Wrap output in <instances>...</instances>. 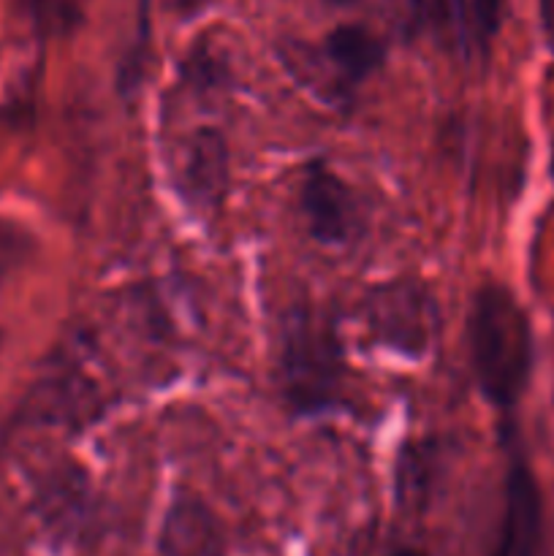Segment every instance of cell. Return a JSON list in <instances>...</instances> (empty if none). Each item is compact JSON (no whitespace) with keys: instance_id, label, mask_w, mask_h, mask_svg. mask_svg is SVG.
<instances>
[{"instance_id":"6da1fadb","label":"cell","mask_w":554,"mask_h":556,"mask_svg":"<svg viewBox=\"0 0 554 556\" xmlns=\"http://www.w3.org/2000/svg\"><path fill=\"white\" fill-rule=\"evenodd\" d=\"M467 345L473 375L489 405L514 410L532 372V331L521 304L500 282H483L473 293Z\"/></svg>"},{"instance_id":"7a4b0ae2","label":"cell","mask_w":554,"mask_h":556,"mask_svg":"<svg viewBox=\"0 0 554 556\" xmlns=\"http://www.w3.org/2000/svg\"><path fill=\"white\" fill-rule=\"evenodd\" d=\"M342 345L326 320L293 309L282 320L277 383L293 413L307 416L340 402Z\"/></svg>"},{"instance_id":"3957f363","label":"cell","mask_w":554,"mask_h":556,"mask_svg":"<svg viewBox=\"0 0 554 556\" xmlns=\"http://www.w3.org/2000/svg\"><path fill=\"white\" fill-rule=\"evenodd\" d=\"M299 206L310 233L320 244L340 248L348 244L362 228L358 201L351 185L331 172L324 161H313L304 166L299 182Z\"/></svg>"},{"instance_id":"277c9868","label":"cell","mask_w":554,"mask_h":556,"mask_svg":"<svg viewBox=\"0 0 554 556\" xmlns=\"http://www.w3.org/2000/svg\"><path fill=\"white\" fill-rule=\"evenodd\" d=\"M367 324L383 345L407 356H421L435 331L432 299L413 282L383 286L369 296Z\"/></svg>"},{"instance_id":"5b68a950","label":"cell","mask_w":554,"mask_h":556,"mask_svg":"<svg viewBox=\"0 0 554 556\" xmlns=\"http://www.w3.org/2000/svg\"><path fill=\"white\" fill-rule=\"evenodd\" d=\"M326 87L320 96L337 103H351L358 87L383 65L386 47L362 25H340L324 38L318 49Z\"/></svg>"},{"instance_id":"8992f818","label":"cell","mask_w":554,"mask_h":556,"mask_svg":"<svg viewBox=\"0 0 554 556\" xmlns=\"http://www.w3.org/2000/svg\"><path fill=\"white\" fill-rule=\"evenodd\" d=\"M503 440L511 445L508 481H505V519L500 543L492 556H536L541 541V497L536 478L514 448V429H503Z\"/></svg>"},{"instance_id":"52a82bcc","label":"cell","mask_w":554,"mask_h":556,"mask_svg":"<svg viewBox=\"0 0 554 556\" xmlns=\"http://www.w3.org/2000/svg\"><path fill=\"white\" fill-rule=\"evenodd\" d=\"M228 188V147L217 130L201 128L185 147L177 190L193 210L210 212L223 201Z\"/></svg>"},{"instance_id":"ba28073f","label":"cell","mask_w":554,"mask_h":556,"mask_svg":"<svg viewBox=\"0 0 554 556\" xmlns=\"http://www.w3.org/2000/svg\"><path fill=\"white\" fill-rule=\"evenodd\" d=\"M166 546L174 556H210L217 535L212 519L196 503L174 505L166 519Z\"/></svg>"},{"instance_id":"9c48e42d","label":"cell","mask_w":554,"mask_h":556,"mask_svg":"<svg viewBox=\"0 0 554 556\" xmlns=\"http://www.w3.org/2000/svg\"><path fill=\"white\" fill-rule=\"evenodd\" d=\"M30 248V237L22 228H16L14 223L0 220V280H5V275H11L16 266L25 264Z\"/></svg>"},{"instance_id":"30bf717a","label":"cell","mask_w":554,"mask_h":556,"mask_svg":"<svg viewBox=\"0 0 554 556\" xmlns=\"http://www.w3.org/2000/svg\"><path fill=\"white\" fill-rule=\"evenodd\" d=\"M541 16H543V30H546L549 43L554 47V0H541Z\"/></svg>"},{"instance_id":"8fae6325","label":"cell","mask_w":554,"mask_h":556,"mask_svg":"<svg viewBox=\"0 0 554 556\" xmlns=\"http://www.w3.org/2000/svg\"><path fill=\"white\" fill-rule=\"evenodd\" d=\"M206 3H210V0H177V9L185 11V14H196V11L204 9Z\"/></svg>"},{"instance_id":"7c38bea8","label":"cell","mask_w":554,"mask_h":556,"mask_svg":"<svg viewBox=\"0 0 554 556\" xmlns=\"http://www.w3.org/2000/svg\"><path fill=\"white\" fill-rule=\"evenodd\" d=\"M394 556H424L421 552H413V548H402V552H396Z\"/></svg>"},{"instance_id":"4fadbf2b","label":"cell","mask_w":554,"mask_h":556,"mask_svg":"<svg viewBox=\"0 0 554 556\" xmlns=\"http://www.w3.org/2000/svg\"><path fill=\"white\" fill-rule=\"evenodd\" d=\"M331 3H351V0H331Z\"/></svg>"}]
</instances>
